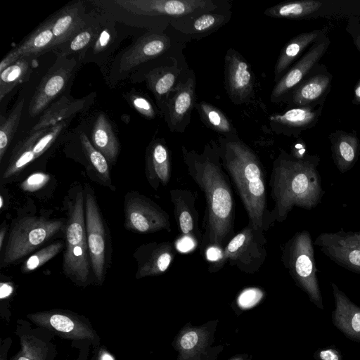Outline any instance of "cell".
<instances>
[{
  "label": "cell",
  "mask_w": 360,
  "mask_h": 360,
  "mask_svg": "<svg viewBox=\"0 0 360 360\" xmlns=\"http://www.w3.org/2000/svg\"><path fill=\"white\" fill-rule=\"evenodd\" d=\"M225 86L231 100L241 104L250 99L254 93V77L250 64L234 49L225 56Z\"/></svg>",
  "instance_id": "14"
},
{
  "label": "cell",
  "mask_w": 360,
  "mask_h": 360,
  "mask_svg": "<svg viewBox=\"0 0 360 360\" xmlns=\"http://www.w3.org/2000/svg\"><path fill=\"white\" fill-rule=\"evenodd\" d=\"M145 173L148 184L155 190H158L160 185L166 186L169 182L171 157L163 140H155L148 146L146 153Z\"/></svg>",
  "instance_id": "23"
},
{
  "label": "cell",
  "mask_w": 360,
  "mask_h": 360,
  "mask_svg": "<svg viewBox=\"0 0 360 360\" xmlns=\"http://www.w3.org/2000/svg\"><path fill=\"white\" fill-rule=\"evenodd\" d=\"M266 243L264 233L248 224L229 241L219 257L209 265L208 271L215 273L229 263L243 273L253 274L259 271L266 260Z\"/></svg>",
  "instance_id": "7"
},
{
  "label": "cell",
  "mask_w": 360,
  "mask_h": 360,
  "mask_svg": "<svg viewBox=\"0 0 360 360\" xmlns=\"http://www.w3.org/2000/svg\"><path fill=\"white\" fill-rule=\"evenodd\" d=\"M317 1H295L281 3L266 9L264 13L271 18L300 19L307 17L321 7Z\"/></svg>",
  "instance_id": "31"
},
{
  "label": "cell",
  "mask_w": 360,
  "mask_h": 360,
  "mask_svg": "<svg viewBox=\"0 0 360 360\" xmlns=\"http://www.w3.org/2000/svg\"><path fill=\"white\" fill-rule=\"evenodd\" d=\"M252 355L248 353L236 354L226 360H252Z\"/></svg>",
  "instance_id": "51"
},
{
  "label": "cell",
  "mask_w": 360,
  "mask_h": 360,
  "mask_svg": "<svg viewBox=\"0 0 360 360\" xmlns=\"http://www.w3.org/2000/svg\"><path fill=\"white\" fill-rule=\"evenodd\" d=\"M84 212L87 243L94 281L102 285L110 262V244L108 227L92 187L86 184Z\"/></svg>",
  "instance_id": "8"
},
{
  "label": "cell",
  "mask_w": 360,
  "mask_h": 360,
  "mask_svg": "<svg viewBox=\"0 0 360 360\" xmlns=\"http://www.w3.org/2000/svg\"><path fill=\"white\" fill-rule=\"evenodd\" d=\"M330 41L328 38L316 42L309 51L291 68L274 87L271 100L276 102L296 86L309 70L321 59L326 51Z\"/></svg>",
  "instance_id": "20"
},
{
  "label": "cell",
  "mask_w": 360,
  "mask_h": 360,
  "mask_svg": "<svg viewBox=\"0 0 360 360\" xmlns=\"http://www.w3.org/2000/svg\"><path fill=\"white\" fill-rule=\"evenodd\" d=\"M65 125L66 122L64 120L52 127L46 128L44 134L36 141L33 148V152L37 158L42 155L51 146Z\"/></svg>",
  "instance_id": "40"
},
{
  "label": "cell",
  "mask_w": 360,
  "mask_h": 360,
  "mask_svg": "<svg viewBox=\"0 0 360 360\" xmlns=\"http://www.w3.org/2000/svg\"><path fill=\"white\" fill-rule=\"evenodd\" d=\"M15 334L20 342L19 351L8 360H55L57 355L55 337L47 330L25 319H18Z\"/></svg>",
  "instance_id": "12"
},
{
  "label": "cell",
  "mask_w": 360,
  "mask_h": 360,
  "mask_svg": "<svg viewBox=\"0 0 360 360\" xmlns=\"http://www.w3.org/2000/svg\"><path fill=\"white\" fill-rule=\"evenodd\" d=\"M331 150L333 162L341 173L349 171L356 163L360 144L356 136L338 131L333 134Z\"/></svg>",
  "instance_id": "25"
},
{
  "label": "cell",
  "mask_w": 360,
  "mask_h": 360,
  "mask_svg": "<svg viewBox=\"0 0 360 360\" xmlns=\"http://www.w3.org/2000/svg\"><path fill=\"white\" fill-rule=\"evenodd\" d=\"M170 46L169 39L162 34H145L124 53L120 60V69L128 71L139 65L157 57Z\"/></svg>",
  "instance_id": "22"
},
{
  "label": "cell",
  "mask_w": 360,
  "mask_h": 360,
  "mask_svg": "<svg viewBox=\"0 0 360 360\" xmlns=\"http://www.w3.org/2000/svg\"><path fill=\"white\" fill-rule=\"evenodd\" d=\"M331 78L326 75H317L300 85L293 93L292 102L303 106L319 98L330 85Z\"/></svg>",
  "instance_id": "32"
},
{
  "label": "cell",
  "mask_w": 360,
  "mask_h": 360,
  "mask_svg": "<svg viewBox=\"0 0 360 360\" xmlns=\"http://www.w3.org/2000/svg\"><path fill=\"white\" fill-rule=\"evenodd\" d=\"M314 245L337 264L360 275V249L349 243L339 231L320 233Z\"/></svg>",
  "instance_id": "18"
},
{
  "label": "cell",
  "mask_w": 360,
  "mask_h": 360,
  "mask_svg": "<svg viewBox=\"0 0 360 360\" xmlns=\"http://www.w3.org/2000/svg\"><path fill=\"white\" fill-rule=\"evenodd\" d=\"M0 208L2 209L3 206H4V198L2 195H1L0 197Z\"/></svg>",
  "instance_id": "55"
},
{
  "label": "cell",
  "mask_w": 360,
  "mask_h": 360,
  "mask_svg": "<svg viewBox=\"0 0 360 360\" xmlns=\"http://www.w3.org/2000/svg\"><path fill=\"white\" fill-rule=\"evenodd\" d=\"M355 44H356V47L358 48V49L360 51V36H359L356 38V39L355 40Z\"/></svg>",
  "instance_id": "54"
},
{
  "label": "cell",
  "mask_w": 360,
  "mask_h": 360,
  "mask_svg": "<svg viewBox=\"0 0 360 360\" xmlns=\"http://www.w3.org/2000/svg\"><path fill=\"white\" fill-rule=\"evenodd\" d=\"M74 67L72 60H60L49 69L41 79L30 103L29 113L32 117L46 109L49 103L62 92L72 74Z\"/></svg>",
  "instance_id": "15"
},
{
  "label": "cell",
  "mask_w": 360,
  "mask_h": 360,
  "mask_svg": "<svg viewBox=\"0 0 360 360\" xmlns=\"http://www.w3.org/2000/svg\"><path fill=\"white\" fill-rule=\"evenodd\" d=\"M225 16L217 13H203L196 18L192 24L195 33H205L221 25Z\"/></svg>",
  "instance_id": "41"
},
{
  "label": "cell",
  "mask_w": 360,
  "mask_h": 360,
  "mask_svg": "<svg viewBox=\"0 0 360 360\" xmlns=\"http://www.w3.org/2000/svg\"><path fill=\"white\" fill-rule=\"evenodd\" d=\"M281 259L295 285L307 294L313 304L323 310L310 233L306 230L296 232L283 245Z\"/></svg>",
  "instance_id": "5"
},
{
  "label": "cell",
  "mask_w": 360,
  "mask_h": 360,
  "mask_svg": "<svg viewBox=\"0 0 360 360\" xmlns=\"http://www.w3.org/2000/svg\"><path fill=\"white\" fill-rule=\"evenodd\" d=\"M63 219L44 217H23L11 229L0 266L15 264L56 235L65 227Z\"/></svg>",
  "instance_id": "6"
},
{
  "label": "cell",
  "mask_w": 360,
  "mask_h": 360,
  "mask_svg": "<svg viewBox=\"0 0 360 360\" xmlns=\"http://www.w3.org/2000/svg\"><path fill=\"white\" fill-rule=\"evenodd\" d=\"M321 33V30L302 33L291 39L284 46L275 65V81L280 79L287 68L310 44L319 37Z\"/></svg>",
  "instance_id": "29"
},
{
  "label": "cell",
  "mask_w": 360,
  "mask_h": 360,
  "mask_svg": "<svg viewBox=\"0 0 360 360\" xmlns=\"http://www.w3.org/2000/svg\"><path fill=\"white\" fill-rule=\"evenodd\" d=\"M117 4L136 14L181 17L215 8L206 0H123Z\"/></svg>",
  "instance_id": "13"
},
{
  "label": "cell",
  "mask_w": 360,
  "mask_h": 360,
  "mask_svg": "<svg viewBox=\"0 0 360 360\" xmlns=\"http://www.w3.org/2000/svg\"><path fill=\"white\" fill-rule=\"evenodd\" d=\"M218 323L213 319L200 326L184 324L172 342L176 360H217L224 350L222 345H214Z\"/></svg>",
  "instance_id": "10"
},
{
  "label": "cell",
  "mask_w": 360,
  "mask_h": 360,
  "mask_svg": "<svg viewBox=\"0 0 360 360\" xmlns=\"http://www.w3.org/2000/svg\"><path fill=\"white\" fill-rule=\"evenodd\" d=\"M96 360H115L113 356L103 346L94 348Z\"/></svg>",
  "instance_id": "49"
},
{
  "label": "cell",
  "mask_w": 360,
  "mask_h": 360,
  "mask_svg": "<svg viewBox=\"0 0 360 360\" xmlns=\"http://www.w3.org/2000/svg\"><path fill=\"white\" fill-rule=\"evenodd\" d=\"M319 159L305 155L297 158L281 150L273 162L269 186L274 207L272 222H283L293 207L307 210L321 202L324 194L318 172Z\"/></svg>",
  "instance_id": "2"
},
{
  "label": "cell",
  "mask_w": 360,
  "mask_h": 360,
  "mask_svg": "<svg viewBox=\"0 0 360 360\" xmlns=\"http://www.w3.org/2000/svg\"><path fill=\"white\" fill-rule=\"evenodd\" d=\"M179 72L172 68H158L152 70L148 75V84L157 101H167L168 96L176 86Z\"/></svg>",
  "instance_id": "33"
},
{
  "label": "cell",
  "mask_w": 360,
  "mask_h": 360,
  "mask_svg": "<svg viewBox=\"0 0 360 360\" xmlns=\"http://www.w3.org/2000/svg\"><path fill=\"white\" fill-rule=\"evenodd\" d=\"M6 231H7L6 226H5L1 229V231H0V250L1 251H2V250H3V245H4V239L6 238Z\"/></svg>",
  "instance_id": "53"
},
{
  "label": "cell",
  "mask_w": 360,
  "mask_h": 360,
  "mask_svg": "<svg viewBox=\"0 0 360 360\" xmlns=\"http://www.w3.org/2000/svg\"><path fill=\"white\" fill-rule=\"evenodd\" d=\"M65 248V242L58 240L36 252L26 259L21 266L22 274H29L56 256Z\"/></svg>",
  "instance_id": "39"
},
{
  "label": "cell",
  "mask_w": 360,
  "mask_h": 360,
  "mask_svg": "<svg viewBox=\"0 0 360 360\" xmlns=\"http://www.w3.org/2000/svg\"><path fill=\"white\" fill-rule=\"evenodd\" d=\"M72 345L77 347L79 353L77 358L74 360H96V354L89 359L90 348L92 344L89 341L72 342ZM93 347V346H92Z\"/></svg>",
  "instance_id": "46"
},
{
  "label": "cell",
  "mask_w": 360,
  "mask_h": 360,
  "mask_svg": "<svg viewBox=\"0 0 360 360\" xmlns=\"http://www.w3.org/2000/svg\"><path fill=\"white\" fill-rule=\"evenodd\" d=\"M12 344V339L11 338H6L1 342L0 346V360H8V352Z\"/></svg>",
  "instance_id": "48"
},
{
  "label": "cell",
  "mask_w": 360,
  "mask_h": 360,
  "mask_svg": "<svg viewBox=\"0 0 360 360\" xmlns=\"http://www.w3.org/2000/svg\"><path fill=\"white\" fill-rule=\"evenodd\" d=\"M316 360H343L341 351L335 345L319 348L313 354Z\"/></svg>",
  "instance_id": "45"
},
{
  "label": "cell",
  "mask_w": 360,
  "mask_h": 360,
  "mask_svg": "<svg viewBox=\"0 0 360 360\" xmlns=\"http://www.w3.org/2000/svg\"><path fill=\"white\" fill-rule=\"evenodd\" d=\"M126 229L134 233L148 234L162 230L171 231L167 212L150 198L136 191H129L124 197Z\"/></svg>",
  "instance_id": "11"
},
{
  "label": "cell",
  "mask_w": 360,
  "mask_h": 360,
  "mask_svg": "<svg viewBox=\"0 0 360 360\" xmlns=\"http://www.w3.org/2000/svg\"><path fill=\"white\" fill-rule=\"evenodd\" d=\"M195 107L202 120L210 128L226 136L233 134L235 129L219 108L206 102H200Z\"/></svg>",
  "instance_id": "35"
},
{
  "label": "cell",
  "mask_w": 360,
  "mask_h": 360,
  "mask_svg": "<svg viewBox=\"0 0 360 360\" xmlns=\"http://www.w3.org/2000/svg\"><path fill=\"white\" fill-rule=\"evenodd\" d=\"M176 255L174 244L169 241L151 242L140 245L134 253L137 262L136 279L165 274Z\"/></svg>",
  "instance_id": "16"
},
{
  "label": "cell",
  "mask_w": 360,
  "mask_h": 360,
  "mask_svg": "<svg viewBox=\"0 0 360 360\" xmlns=\"http://www.w3.org/2000/svg\"><path fill=\"white\" fill-rule=\"evenodd\" d=\"M94 38V33L90 29L81 30L71 40L69 49L71 51H77L87 46Z\"/></svg>",
  "instance_id": "44"
},
{
  "label": "cell",
  "mask_w": 360,
  "mask_h": 360,
  "mask_svg": "<svg viewBox=\"0 0 360 360\" xmlns=\"http://www.w3.org/2000/svg\"><path fill=\"white\" fill-rule=\"evenodd\" d=\"M13 292V288L11 283H1V299L3 300L10 296Z\"/></svg>",
  "instance_id": "50"
},
{
  "label": "cell",
  "mask_w": 360,
  "mask_h": 360,
  "mask_svg": "<svg viewBox=\"0 0 360 360\" xmlns=\"http://www.w3.org/2000/svg\"><path fill=\"white\" fill-rule=\"evenodd\" d=\"M354 94V98L353 100V102L354 103L359 104L360 103V79L355 86Z\"/></svg>",
  "instance_id": "52"
},
{
  "label": "cell",
  "mask_w": 360,
  "mask_h": 360,
  "mask_svg": "<svg viewBox=\"0 0 360 360\" xmlns=\"http://www.w3.org/2000/svg\"><path fill=\"white\" fill-rule=\"evenodd\" d=\"M174 219L180 233L194 243H201L203 233L199 227V214L195 208L197 193L187 189L169 191Z\"/></svg>",
  "instance_id": "17"
},
{
  "label": "cell",
  "mask_w": 360,
  "mask_h": 360,
  "mask_svg": "<svg viewBox=\"0 0 360 360\" xmlns=\"http://www.w3.org/2000/svg\"><path fill=\"white\" fill-rule=\"evenodd\" d=\"M24 106V100L18 102L9 115L4 121L1 120L0 125V160L1 161L7 148L13 139L18 129L22 111Z\"/></svg>",
  "instance_id": "38"
},
{
  "label": "cell",
  "mask_w": 360,
  "mask_h": 360,
  "mask_svg": "<svg viewBox=\"0 0 360 360\" xmlns=\"http://www.w3.org/2000/svg\"><path fill=\"white\" fill-rule=\"evenodd\" d=\"M68 219L65 225L63 271L75 285L86 287L94 278L87 243L84 192L80 184L65 197Z\"/></svg>",
  "instance_id": "4"
},
{
  "label": "cell",
  "mask_w": 360,
  "mask_h": 360,
  "mask_svg": "<svg viewBox=\"0 0 360 360\" xmlns=\"http://www.w3.org/2000/svg\"><path fill=\"white\" fill-rule=\"evenodd\" d=\"M195 78L189 77L184 83H179L168 96L167 120L171 130H178L188 119L195 102Z\"/></svg>",
  "instance_id": "21"
},
{
  "label": "cell",
  "mask_w": 360,
  "mask_h": 360,
  "mask_svg": "<svg viewBox=\"0 0 360 360\" xmlns=\"http://www.w3.org/2000/svg\"><path fill=\"white\" fill-rule=\"evenodd\" d=\"M335 308L333 326L347 339L360 343V306L353 302L333 282H330Z\"/></svg>",
  "instance_id": "19"
},
{
  "label": "cell",
  "mask_w": 360,
  "mask_h": 360,
  "mask_svg": "<svg viewBox=\"0 0 360 360\" xmlns=\"http://www.w3.org/2000/svg\"><path fill=\"white\" fill-rule=\"evenodd\" d=\"M83 105V101H71L66 96L61 97L58 101L46 109L39 120L31 129L30 134L52 127L60 122L64 121L78 112Z\"/></svg>",
  "instance_id": "30"
},
{
  "label": "cell",
  "mask_w": 360,
  "mask_h": 360,
  "mask_svg": "<svg viewBox=\"0 0 360 360\" xmlns=\"http://www.w3.org/2000/svg\"><path fill=\"white\" fill-rule=\"evenodd\" d=\"M53 46L72 39L84 27L79 6L68 7L51 20Z\"/></svg>",
  "instance_id": "26"
},
{
  "label": "cell",
  "mask_w": 360,
  "mask_h": 360,
  "mask_svg": "<svg viewBox=\"0 0 360 360\" xmlns=\"http://www.w3.org/2000/svg\"><path fill=\"white\" fill-rule=\"evenodd\" d=\"M317 117L316 112L309 108L290 109L283 114H276L270 117L272 124L288 128L305 129Z\"/></svg>",
  "instance_id": "34"
},
{
  "label": "cell",
  "mask_w": 360,
  "mask_h": 360,
  "mask_svg": "<svg viewBox=\"0 0 360 360\" xmlns=\"http://www.w3.org/2000/svg\"><path fill=\"white\" fill-rule=\"evenodd\" d=\"M217 147L222 167L248 214V224L264 233L273 222L267 209L265 173L262 162L255 153L233 134L220 139Z\"/></svg>",
  "instance_id": "3"
},
{
  "label": "cell",
  "mask_w": 360,
  "mask_h": 360,
  "mask_svg": "<svg viewBox=\"0 0 360 360\" xmlns=\"http://www.w3.org/2000/svg\"><path fill=\"white\" fill-rule=\"evenodd\" d=\"M46 129L29 134V136L20 141L13 150L2 179H8L21 172L25 167L37 158L33 152L36 141L46 131Z\"/></svg>",
  "instance_id": "28"
},
{
  "label": "cell",
  "mask_w": 360,
  "mask_h": 360,
  "mask_svg": "<svg viewBox=\"0 0 360 360\" xmlns=\"http://www.w3.org/2000/svg\"><path fill=\"white\" fill-rule=\"evenodd\" d=\"M182 155L188 174L205 198L201 250H222L233 236L236 206L230 178L222 167L217 147L206 146L199 153L183 146Z\"/></svg>",
  "instance_id": "1"
},
{
  "label": "cell",
  "mask_w": 360,
  "mask_h": 360,
  "mask_svg": "<svg viewBox=\"0 0 360 360\" xmlns=\"http://www.w3.org/2000/svg\"><path fill=\"white\" fill-rule=\"evenodd\" d=\"M50 179V176L42 172H36L29 176L20 184L25 191L34 192L44 186Z\"/></svg>",
  "instance_id": "42"
},
{
  "label": "cell",
  "mask_w": 360,
  "mask_h": 360,
  "mask_svg": "<svg viewBox=\"0 0 360 360\" xmlns=\"http://www.w3.org/2000/svg\"><path fill=\"white\" fill-rule=\"evenodd\" d=\"M26 317L55 336L72 342L89 341L94 348L101 346L100 336L84 315L68 309H53L30 313Z\"/></svg>",
  "instance_id": "9"
},
{
  "label": "cell",
  "mask_w": 360,
  "mask_h": 360,
  "mask_svg": "<svg viewBox=\"0 0 360 360\" xmlns=\"http://www.w3.org/2000/svg\"><path fill=\"white\" fill-rule=\"evenodd\" d=\"M53 46L51 20L41 24L20 46L11 50L0 63V72L18 60L33 56Z\"/></svg>",
  "instance_id": "24"
},
{
  "label": "cell",
  "mask_w": 360,
  "mask_h": 360,
  "mask_svg": "<svg viewBox=\"0 0 360 360\" xmlns=\"http://www.w3.org/2000/svg\"><path fill=\"white\" fill-rule=\"evenodd\" d=\"M131 103L134 108L141 115L148 119L155 117V110L150 102L142 96L133 95Z\"/></svg>",
  "instance_id": "43"
},
{
  "label": "cell",
  "mask_w": 360,
  "mask_h": 360,
  "mask_svg": "<svg viewBox=\"0 0 360 360\" xmlns=\"http://www.w3.org/2000/svg\"><path fill=\"white\" fill-rule=\"evenodd\" d=\"M339 233L349 243L360 249V231H345L341 229Z\"/></svg>",
  "instance_id": "47"
},
{
  "label": "cell",
  "mask_w": 360,
  "mask_h": 360,
  "mask_svg": "<svg viewBox=\"0 0 360 360\" xmlns=\"http://www.w3.org/2000/svg\"><path fill=\"white\" fill-rule=\"evenodd\" d=\"M30 68L29 61L22 58L12 63L0 72V100L28 75Z\"/></svg>",
  "instance_id": "36"
},
{
  "label": "cell",
  "mask_w": 360,
  "mask_h": 360,
  "mask_svg": "<svg viewBox=\"0 0 360 360\" xmlns=\"http://www.w3.org/2000/svg\"><path fill=\"white\" fill-rule=\"evenodd\" d=\"M91 141L94 146L113 165L120 153V143L112 126L103 113L99 114L93 127Z\"/></svg>",
  "instance_id": "27"
},
{
  "label": "cell",
  "mask_w": 360,
  "mask_h": 360,
  "mask_svg": "<svg viewBox=\"0 0 360 360\" xmlns=\"http://www.w3.org/2000/svg\"><path fill=\"white\" fill-rule=\"evenodd\" d=\"M80 141L84 151L98 178L105 186L115 190V187L112 186L109 163L105 157L94 146L85 134H81Z\"/></svg>",
  "instance_id": "37"
}]
</instances>
